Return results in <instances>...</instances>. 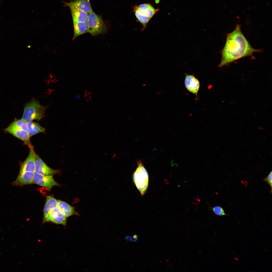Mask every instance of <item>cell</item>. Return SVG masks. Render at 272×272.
I'll return each mask as SVG.
<instances>
[{"instance_id": "cell-1", "label": "cell", "mask_w": 272, "mask_h": 272, "mask_svg": "<svg viewBox=\"0 0 272 272\" xmlns=\"http://www.w3.org/2000/svg\"><path fill=\"white\" fill-rule=\"evenodd\" d=\"M253 48L242 33L240 24L227 35L225 45L221 51L222 58L218 66L221 67L245 57H253L255 53L261 51Z\"/></svg>"}, {"instance_id": "cell-2", "label": "cell", "mask_w": 272, "mask_h": 272, "mask_svg": "<svg viewBox=\"0 0 272 272\" xmlns=\"http://www.w3.org/2000/svg\"><path fill=\"white\" fill-rule=\"evenodd\" d=\"M46 107L33 99L25 106L22 119L28 123L34 120H40L43 116Z\"/></svg>"}, {"instance_id": "cell-3", "label": "cell", "mask_w": 272, "mask_h": 272, "mask_svg": "<svg viewBox=\"0 0 272 272\" xmlns=\"http://www.w3.org/2000/svg\"><path fill=\"white\" fill-rule=\"evenodd\" d=\"M138 166L134 173L133 179L142 196L144 195L148 187L149 176L148 173L141 161H138Z\"/></svg>"}, {"instance_id": "cell-4", "label": "cell", "mask_w": 272, "mask_h": 272, "mask_svg": "<svg viewBox=\"0 0 272 272\" xmlns=\"http://www.w3.org/2000/svg\"><path fill=\"white\" fill-rule=\"evenodd\" d=\"M88 32L94 36L106 33L107 28L101 17L92 10L88 14Z\"/></svg>"}, {"instance_id": "cell-5", "label": "cell", "mask_w": 272, "mask_h": 272, "mask_svg": "<svg viewBox=\"0 0 272 272\" xmlns=\"http://www.w3.org/2000/svg\"><path fill=\"white\" fill-rule=\"evenodd\" d=\"M4 130L23 141L29 148H33V146L30 142V137L27 131L16 127L12 123Z\"/></svg>"}, {"instance_id": "cell-6", "label": "cell", "mask_w": 272, "mask_h": 272, "mask_svg": "<svg viewBox=\"0 0 272 272\" xmlns=\"http://www.w3.org/2000/svg\"><path fill=\"white\" fill-rule=\"evenodd\" d=\"M58 170L53 169L48 166L36 154L35 157V172L45 176H53L58 173Z\"/></svg>"}, {"instance_id": "cell-7", "label": "cell", "mask_w": 272, "mask_h": 272, "mask_svg": "<svg viewBox=\"0 0 272 272\" xmlns=\"http://www.w3.org/2000/svg\"><path fill=\"white\" fill-rule=\"evenodd\" d=\"M33 182L46 188L49 191L53 186L59 185L54 180L52 176H45L36 173L34 177Z\"/></svg>"}, {"instance_id": "cell-8", "label": "cell", "mask_w": 272, "mask_h": 272, "mask_svg": "<svg viewBox=\"0 0 272 272\" xmlns=\"http://www.w3.org/2000/svg\"><path fill=\"white\" fill-rule=\"evenodd\" d=\"M49 222L65 226L66 224L67 218L57 206L53 209L50 212L47 220V222Z\"/></svg>"}, {"instance_id": "cell-9", "label": "cell", "mask_w": 272, "mask_h": 272, "mask_svg": "<svg viewBox=\"0 0 272 272\" xmlns=\"http://www.w3.org/2000/svg\"><path fill=\"white\" fill-rule=\"evenodd\" d=\"M35 153L33 148H30L28 155L21 164L19 172H35Z\"/></svg>"}, {"instance_id": "cell-10", "label": "cell", "mask_w": 272, "mask_h": 272, "mask_svg": "<svg viewBox=\"0 0 272 272\" xmlns=\"http://www.w3.org/2000/svg\"><path fill=\"white\" fill-rule=\"evenodd\" d=\"M35 173V172H19L16 180L12 182V185L14 186L20 187L33 183Z\"/></svg>"}, {"instance_id": "cell-11", "label": "cell", "mask_w": 272, "mask_h": 272, "mask_svg": "<svg viewBox=\"0 0 272 272\" xmlns=\"http://www.w3.org/2000/svg\"><path fill=\"white\" fill-rule=\"evenodd\" d=\"M67 4L70 9L81 10L88 14L92 11L90 0H75Z\"/></svg>"}, {"instance_id": "cell-12", "label": "cell", "mask_w": 272, "mask_h": 272, "mask_svg": "<svg viewBox=\"0 0 272 272\" xmlns=\"http://www.w3.org/2000/svg\"><path fill=\"white\" fill-rule=\"evenodd\" d=\"M185 84L187 90L196 95H197L200 87L198 80L193 75L186 74Z\"/></svg>"}, {"instance_id": "cell-13", "label": "cell", "mask_w": 272, "mask_h": 272, "mask_svg": "<svg viewBox=\"0 0 272 272\" xmlns=\"http://www.w3.org/2000/svg\"><path fill=\"white\" fill-rule=\"evenodd\" d=\"M57 206V200L53 197L48 196L46 197L43 210L44 217L42 224L47 222L49 214L51 211Z\"/></svg>"}, {"instance_id": "cell-14", "label": "cell", "mask_w": 272, "mask_h": 272, "mask_svg": "<svg viewBox=\"0 0 272 272\" xmlns=\"http://www.w3.org/2000/svg\"><path fill=\"white\" fill-rule=\"evenodd\" d=\"M137 6L145 16L150 19L159 10V8L155 9L149 3L142 4Z\"/></svg>"}, {"instance_id": "cell-15", "label": "cell", "mask_w": 272, "mask_h": 272, "mask_svg": "<svg viewBox=\"0 0 272 272\" xmlns=\"http://www.w3.org/2000/svg\"><path fill=\"white\" fill-rule=\"evenodd\" d=\"M57 206L61 210L67 218L74 215L79 216L74 207L60 200H57Z\"/></svg>"}, {"instance_id": "cell-16", "label": "cell", "mask_w": 272, "mask_h": 272, "mask_svg": "<svg viewBox=\"0 0 272 272\" xmlns=\"http://www.w3.org/2000/svg\"><path fill=\"white\" fill-rule=\"evenodd\" d=\"M74 35L73 40L78 36L88 32V28L87 23L73 22Z\"/></svg>"}, {"instance_id": "cell-17", "label": "cell", "mask_w": 272, "mask_h": 272, "mask_svg": "<svg viewBox=\"0 0 272 272\" xmlns=\"http://www.w3.org/2000/svg\"><path fill=\"white\" fill-rule=\"evenodd\" d=\"M73 22L87 23L88 14L81 10L77 9H70Z\"/></svg>"}, {"instance_id": "cell-18", "label": "cell", "mask_w": 272, "mask_h": 272, "mask_svg": "<svg viewBox=\"0 0 272 272\" xmlns=\"http://www.w3.org/2000/svg\"><path fill=\"white\" fill-rule=\"evenodd\" d=\"M133 11L134 13L137 21L142 25V30H143L147 27V25L150 19L145 16L140 11L137 5L133 7Z\"/></svg>"}, {"instance_id": "cell-19", "label": "cell", "mask_w": 272, "mask_h": 272, "mask_svg": "<svg viewBox=\"0 0 272 272\" xmlns=\"http://www.w3.org/2000/svg\"><path fill=\"white\" fill-rule=\"evenodd\" d=\"M28 132L30 137L37 133L44 132L45 129L37 123L32 121L27 123Z\"/></svg>"}, {"instance_id": "cell-20", "label": "cell", "mask_w": 272, "mask_h": 272, "mask_svg": "<svg viewBox=\"0 0 272 272\" xmlns=\"http://www.w3.org/2000/svg\"><path fill=\"white\" fill-rule=\"evenodd\" d=\"M12 123L16 127L28 132L27 123L22 119L16 120Z\"/></svg>"}, {"instance_id": "cell-21", "label": "cell", "mask_w": 272, "mask_h": 272, "mask_svg": "<svg viewBox=\"0 0 272 272\" xmlns=\"http://www.w3.org/2000/svg\"><path fill=\"white\" fill-rule=\"evenodd\" d=\"M212 210L214 213L217 215L223 216L226 215L224 210L220 206H217L214 207L212 208Z\"/></svg>"}, {"instance_id": "cell-22", "label": "cell", "mask_w": 272, "mask_h": 272, "mask_svg": "<svg viewBox=\"0 0 272 272\" xmlns=\"http://www.w3.org/2000/svg\"><path fill=\"white\" fill-rule=\"evenodd\" d=\"M263 181L266 182L270 185L271 188V193L272 192V172L271 171L268 175L263 179Z\"/></svg>"}, {"instance_id": "cell-23", "label": "cell", "mask_w": 272, "mask_h": 272, "mask_svg": "<svg viewBox=\"0 0 272 272\" xmlns=\"http://www.w3.org/2000/svg\"><path fill=\"white\" fill-rule=\"evenodd\" d=\"M125 239L127 241L136 242L138 239V235L134 234L132 235H128L125 236Z\"/></svg>"}]
</instances>
